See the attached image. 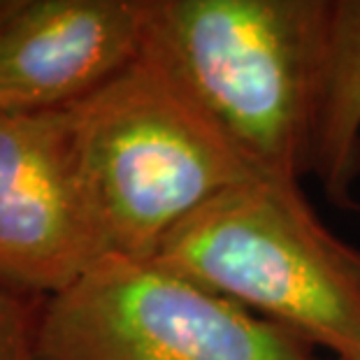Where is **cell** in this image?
I'll return each instance as SVG.
<instances>
[{
	"instance_id": "1",
	"label": "cell",
	"mask_w": 360,
	"mask_h": 360,
	"mask_svg": "<svg viewBox=\"0 0 360 360\" xmlns=\"http://www.w3.org/2000/svg\"><path fill=\"white\" fill-rule=\"evenodd\" d=\"M335 0H142L144 47L267 177L311 174Z\"/></svg>"
},
{
	"instance_id": "2",
	"label": "cell",
	"mask_w": 360,
	"mask_h": 360,
	"mask_svg": "<svg viewBox=\"0 0 360 360\" xmlns=\"http://www.w3.org/2000/svg\"><path fill=\"white\" fill-rule=\"evenodd\" d=\"M72 114L105 256L151 260L191 212L235 184L267 177L144 51Z\"/></svg>"
},
{
	"instance_id": "3",
	"label": "cell",
	"mask_w": 360,
	"mask_h": 360,
	"mask_svg": "<svg viewBox=\"0 0 360 360\" xmlns=\"http://www.w3.org/2000/svg\"><path fill=\"white\" fill-rule=\"evenodd\" d=\"M154 260L330 358L360 354V249L328 231L300 181L254 177L221 191L160 240Z\"/></svg>"
},
{
	"instance_id": "4",
	"label": "cell",
	"mask_w": 360,
	"mask_h": 360,
	"mask_svg": "<svg viewBox=\"0 0 360 360\" xmlns=\"http://www.w3.org/2000/svg\"><path fill=\"white\" fill-rule=\"evenodd\" d=\"M40 360H321L272 321L151 260L103 256L44 300Z\"/></svg>"
},
{
	"instance_id": "5",
	"label": "cell",
	"mask_w": 360,
	"mask_h": 360,
	"mask_svg": "<svg viewBox=\"0 0 360 360\" xmlns=\"http://www.w3.org/2000/svg\"><path fill=\"white\" fill-rule=\"evenodd\" d=\"M103 256L72 105L0 110V281L49 297Z\"/></svg>"
},
{
	"instance_id": "6",
	"label": "cell",
	"mask_w": 360,
	"mask_h": 360,
	"mask_svg": "<svg viewBox=\"0 0 360 360\" xmlns=\"http://www.w3.org/2000/svg\"><path fill=\"white\" fill-rule=\"evenodd\" d=\"M142 47V0H35L0 24V110L79 103Z\"/></svg>"
},
{
	"instance_id": "7",
	"label": "cell",
	"mask_w": 360,
	"mask_h": 360,
	"mask_svg": "<svg viewBox=\"0 0 360 360\" xmlns=\"http://www.w3.org/2000/svg\"><path fill=\"white\" fill-rule=\"evenodd\" d=\"M311 174L337 207H358L360 177V0H335L311 140Z\"/></svg>"
},
{
	"instance_id": "8",
	"label": "cell",
	"mask_w": 360,
	"mask_h": 360,
	"mask_svg": "<svg viewBox=\"0 0 360 360\" xmlns=\"http://www.w3.org/2000/svg\"><path fill=\"white\" fill-rule=\"evenodd\" d=\"M44 300L0 281V360H40Z\"/></svg>"
},
{
	"instance_id": "9",
	"label": "cell",
	"mask_w": 360,
	"mask_h": 360,
	"mask_svg": "<svg viewBox=\"0 0 360 360\" xmlns=\"http://www.w3.org/2000/svg\"><path fill=\"white\" fill-rule=\"evenodd\" d=\"M30 3H35V0H0V24H3L7 17H12L14 12L24 10Z\"/></svg>"
},
{
	"instance_id": "10",
	"label": "cell",
	"mask_w": 360,
	"mask_h": 360,
	"mask_svg": "<svg viewBox=\"0 0 360 360\" xmlns=\"http://www.w3.org/2000/svg\"><path fill=\"white\" fill-rule=\"evenodd\" d=\"M330 360H360V354H356V356H349V358H330Z\"/></svg>"
}]
</instances>
